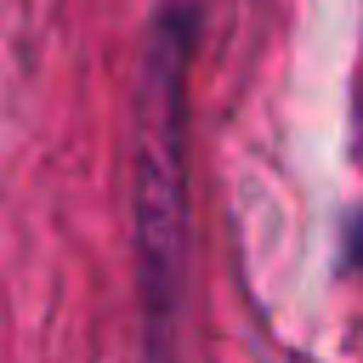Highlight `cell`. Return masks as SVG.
Listing matches in <instances>:
<instances>
[{"mask_svg":"<svg viewBox=\"0 0 363 363\" xmlns=\"http://www.w3.org/2000/svg\"><path fill=\"white\" fill-rule=\"evenodd\" d=\"M193 17L187 6H164L159 17V57L147 74V147H142V272H147V306L159 312V329H170L176 306V267H182V62H187Z\"/></svg>","mask_w":363,"mask_h":363,"instance_id":"obj_1","label":"cell"},{"mask_svg":"<svg viewBox=\"0 0 363 363\" xmlns=\"http://www.w3.org/2000/svg\"><path fill=\"white\" fill-rule=\"evenodd\" d=\"M346 272H357V278H363V210L346 221Z\"/></svg>","mask_w":363,"mask_h":363,"instance_id":"obj_2","label":"cell"}]
</instances>
